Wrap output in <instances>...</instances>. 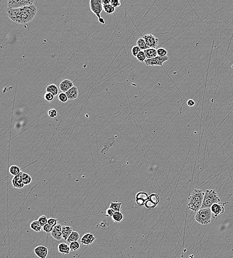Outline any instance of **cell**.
Listing matches in <instances>:
<instances>
[{"label": "cell", "instance_id": "6da1fadb", "mask_svg": "<svg viewBox=\"0 0 233 258\" xmlns=\"http://www.w3.org/2000/svg\"><path fill=\"white\" fill-rule=\"evenodd\" d=\"M37 13L35 5L19 9H7V14L10 19L19 24H26L33 20Z\"/></svg>", "mask_w": 233, "mask_h": 258}, {"label": "cell", "instance_id": "7a4b0ae2", "mask_svg": "<svg viewBox=\"0 0 233 258\" xmlns=\"http://www.w3.org/2000/svg\"><path fill=\"white\" fill-rule=\"evenodd\" d=\"M205 193L199 189H195L188 199V208L192 211L198 212L201 208Z\"/></svg>", "mask_w": 233, "mask_h": 258}, {"label": "cell", "instance_id": "3957f363", "mask_svg": "<svg viewBox=\"0 0 233 258\" xmlns=\"http://www.w3.org/2000/svg\"><path fill=\"white\" fill-rule=\"evenodd\" d=\"M221 202L220 199L215 190H206L201 208H210L213 204Z\"/></svg>", "mask_w": 233, "mask_h": 258}, {"label": "cell", "instance_id": "277c9868", "mask_svg": "<svg viewBox=\"0 0 233 258\" xmlns=\"http://www.w3.org/2000/svg\"><path fill=\"white\" fill-rule=\"evenodd\" d=\"M212 218L210 208H201L196 212L195 219L199 224L206 225L209 224Z\"/></svg>", "mask_w": 233, "mask_h": 258}, {"label": "cell", "instance_id": "5b68a950", "mask_svg": "<svg viewBox=\"0 0 233 258\" xmlns=\"http://www.w3.org/2000/svg\"><path fill=\"white\" fill-rule=\"evenodd\" d=\"M35 0H8L7 9H16L35 5Z\"/></svg>", "mask_w": 233, "mask_h": 258}, {"label": "cell", "instance_id": "8992f818", "mask_svg": "<svg viewBox=\"0 0 233 258\" xmlns=\"http://www.w3.org/2000/svg\"><path fill=\"white\" fill-rule=\"evenodd\" d=\"M228 203V202H220L213 204L210 208L212 218H217L220 215L224 214L225 211L224 205Z\"/></svg>", "mask_w": 233, "mask_h": 258}, {"label": "cell", "instance_id": "52a82bcc", "mask_svg": "<svg viewBox=\"0 0 233 258\" xmlns=\"http://www.w3.org/2000/svg\"><path fill=\"white\" fill-rule=\"evenodd\" d=\"M90 3V10L96 15L98 19L101 18V13L103 11V4L102 1L100 0H91Z\"/></svg>", "mask_w": 233, "mask_h": 258}, {"label": "cell", "instance_id": "ba28073f", "mask_svg": "<svg viewBox=\"0 0 233 258\" xmlns=\"http://www.w3.org/2000/svg\"><path fill=\"white\" fill-rule=\"evenodd\" d=\"M169 60V57L166 56L165 57L157 56L154 58L151 59H146L145 63L147 66H162L164 62Z\"/></svg>", "mask_w": 233, "mask_h": 258}, {"label": "cell", "instance_id": "9c48e42d", "mask_svg": "<svg viewBox=\"0 0 233 258\" xmlns=\"http://www.w3.org/2000/svg\"><path fill=\"white\" fill-rule=\"evenodd\" d=\"M159 201L160 198L158 195L153 193L149 196L148 199L145 204V205L148 210H152L159 204Z\"/></svg>", "mask_w": 233, "mask_h": 258}, {"label": "cell", "instance_id": "30bf717a", "mask_svg": "<svg viewBox=\"0 0 233 258\" xmlns=\"http://www.w3.org/2000/svg\"><path fill=\"white\" fill-rule=\"evenodd\" d=\"M143 38L146 42L149 48L156 49L159 44V40L152 34H146L143 36Z\"/></svg>", "mask_w": 233, "mask_h": 258}, {"label": "cell", "instance_id": "8fae6325", "mask_svg": "<svg viewBox=\"0 0 233 258\" xmlns=\"http://www.w3.org/2000/svg\"><path fill=\"white\" fill-rule=\"evenodd\" d=\"M96 240V237L92 233H87L84 234L81 239V243L83 245L89 246L93 243Z\"/></svg>", "mask_w": 233, "mask_h": 258}, {"label": "cell", "instance_id": "7c38bea8", "mask_svg": "<svg viewBox=\"0 0 233 258\" xmlns=\"http://www.w3.org/2000/svg\"><path fill=\"white\" fill-rule=\"evenodd\" d=\"M62 228V226L60 224H57L53 227V230L51 233L52 236L57 241H60L63 238Z\"/></svg>", "mask_w": 233, "mask_h": 258}, {"label": "cell", "instance_id": "4fadbf2b", "mask_svg": "<svg viewBox=\"0 0 233 258\" xmlns=\"http://www.w3.org/2000/svg\"><path fill=\"white\" fill-rule=\"evenodd\" d=\"M35 254L39 258H46L48 253V249L44 246H39L34 250Z\"/></svg>", "mask_w": 233, "mask_h": 258}, {"label": "cell", "instance_id": "5bb4252c", "mask_svg": "<svg viewBox=\"0 0 233 258\" xmlns=\"http://www.w3.org/2000/svg\"><path fill=\"white\" fill-rule=\"evenodd\" d=\"M23 172L21 171L20 173L17 175L14 176L12 180V184L14 188L16 189L23 188L24 187V184L23 183V180L22 179V174Z\"/></svg>", "mask_w": 233, "mask_h": 258}, {"label": "cell", "instance_id": "9a60e30c", "mask_svg": "<svg viewBox=\"0 0 233 258\" xmlns=\"http://www.w3.org/2000/svg\"><path fill=\"white\" fill-rule=\"evenodd\" d=\"M148 195L146 193L143 192L138 193L136 196V204L140 206L145 205L148 199Z\"/></svg>", "mask_w": 233, "mask_h": 258}, {"label": "cell", "instance_id": "2e32d148", "mask_svg": "<svg viewBox=\"0 0 233 258\" xmlns=\"http://www.w3.org/2000/svg\"><path fill=\"white\" fill-rule=\"evenodd\" d=\"M74 83L73 81L70 80L65 79L63 80L61 83L59 84L60 89L63 93H66L67 91H68L72 87H74Z\"/></svg>", "mask_w": 233, "mask_h": 258}, {"label": "cell", "instance_id": "e0dca14e", "mask_svg": "<svg viewBox=\"0 0 233 258\" xmlns=\"http://www.w3.org/2000/svg\"><path fill=\"white\" fill-rule=\"evenodd\" d=\"M65 93L68 97L69 100H75L77 99L79 96V90H78L77 87L75 86H74L68 91H67Z\"/></svg>", "mask_w": 233, "mask_h": 258}, {"label": "cell", "instance_id": "ac0fdd59", "mask_svg": "<svg viewBox=\"0 0 233 258\" xmlns=\"http://www.w3.org/2000/svg\"><path fill=\"white\" fill-rule=\"evenodd\" d=\"M59 252L63 255H66L69 254L70 252V248L67 244L65 243H62L59 244L58 246Z\"/></svg>", "mask_w": 233, "mask_h": 258}, {"label": "cell", "instance_id": "d6986e66", "mask_svg": "<svg viewBox=\"0 0 233 258\" xmlns=\"http://www.w3.org/2000/svg\"><path fill=\"white\" fill-rule=\"evenodd\" d=\"M62 232L63 239L67 241L68 238H69L72 232H73V228L69 226H62Z\"/></svg>", "mask_w": 233, "mask_h": 258}, {"label": "cell", "instance_id": "ffe728a7", "mask_svg": "<svg viewBox=\"0 0 233 258\" xmlns=\"http://www.w3.org/2000/svg\"><path fill=\"white\" fill-rule=\"evenodd\" d=\"M147 59H151L157 57V51L156 49L148 48L144 51Z\"/></svg>", "mask_w": 233, "mask_h": 258}, {"label": "cell", "instance_id": "44dd1931", "mask_svg": "<svg viewBox=\"0 0 233 258\" xmlns=\"http://www.w3.org/2000/svg\"><path fill=\"white\" fill-rule=\"evenodd\" d=\"M30 227L32 230L35 231L36 232H40L42 229V226L40 223H39L38 220H35L32 221L30 224Z\"/></svg>", "mask_w": 233, "mask_h": 258}, {"label": "cell", "instance_id": "7402d4cb", "mask_svg": "<svg viewBox=\"0 0 233 258\" xmlns=\"http://www.w3.org/2000/svg\"><path fill=\"white\" fill-rule=\"evenodd\" d=\"M47 93H51L53 94L54 96H57L59 93L58 88L55 84H50L49 86H47L46 89Z\"/></svg>", "mask_w": 233, "mask_h": 258}, {"label": "cell", "instance_id": "603a6c76", "mask_svg": "<svg viewBox=\"0 0 233 258\" xmlns=\"http://www.w3.org/2000/svg\"><path fill=\"white\" fill-rule=\"evenodd\" d=\"M80 238V235L79 233L77 231H73L69 237V238H68L67 241L70 244L71 243L73 242L78 241Z\"/></svg>", "mask_w": 233, "mask_h": 258}, {"label": "cell", "instance_id": "cb8c5ba5", "mask_svg": "<svg viewBox=\"0 0 233 258\" xmlns=\"http://www.w3.org/2000/svg\"><path fill=\"white\" fill-rule=\"evenodd\" d=\"M112 218L115 223H120L123 220V215L120 211H116L115 212Z\"/></svg>", "mask_w": 233, "mask_h": 258}, {"label": "cell", "instance_id": "d4e9b609", "mask_svg": "<svg viewBox=\"0 0 233 258\" xmlns=\"http://www.w3.org/2000/svg\"><path fill=\"white\" fill-rule=\"evenodd\" d=\"M137 46L140 48L142 51V50L144 51L149 48V47H148V46L146 44V42L143 38H140L138 39L137 42Z\"/></svg>", "mask_w": 233, "mask_h": 258}, {"label": "cell", "instance_id": "484cf974", "mask_svg": "<svg viewBox=\"0 0 233 258\" xmlns=\"http://www.w3.org/2000/svg\"><path fill=\"white\" fill-rule=\"evenodd\" d=\"M103 8L105 13L108 14H113V13H115V8L113 7V6H112L110 4L103 5Z\"/></svg>", "mask_w": 233, "mask_h": 258}, {"label": "cell", "instance_id": "4316f807", "mask_svg": "<svg viewBox=\"0 0 233 258\" xmlns=\"http://www.w3.org/2000/svg\"><path fill=\"white\" fill-rule=\"evenodd\" d=\"M22 179L23 180V183L24 185H28L32 182V178L29 174L23 173L22 174Z\"/></svg>", "mask_w": 233, "mask_h": 258}, {"label": "cell", "instance_id": "83f0119b", "mask_svg": "<svg viewBox=\"0 0 233 258\" xmlns=\"http://www.w3.org/2000/svg\"><path fill=\"white\" fill-rule=\"evenodd\" d=\"M10 172L12 175L16 176L19 175L21 171H20V168L17 166L12 165L11 166L10 168Z\"/></svg>", "mask_w": 233, "mask_h": 258}, {"label": "cell", "instance_id": "f1b7e54d", "mask_svg": "<svg viewBox=\"0 0 233 258\" xmlns=\"http://www.w3.org/2000/svg\"><path fill=\"white\" fill-rule=\"evenodd\" d=\"M122 204L121 202H111L110 204V208H112V210L115 211V212L116 211H120L121 210V206Z\"/></svg>", "mask_w": 233, "mask_h": 258}, {"label": "cell", "instance_id": "f546056e", "mask_svg": "<svg viewBox=\"0 0 233 258\" xmlns=\"http://www.w3.org/2000/svg\"><path fill=\"white\" fill-rule=\"evenodd\" d=\"M70 250L71 251H76L80 248V244L78 241H75L70 244Z\"/></svg>", "mask_w": 233, "mask_h": 258}, {"label": "cell", "instance_id": "4dcf8cb0", "mask_svg": "<svg viewBox=\"0 0 233 258\" xmlns=\"http://www.w3.org/2000/svg\"><path fill=\"white\" fill-rule=\"evenodd\" d=\"M136 58L137 59L139 62H141V63H143V62H145V60H146V55L145 54L144 52V51H141L139 52V54L137 55V56L136 57Z\"/></svg>", "mask_w": 233, "mask_h": 258}, {"label": "cell", "instance_id": "1f68e13d", "mask_svg": "<svg viewBox=\"0 0 233 258\" xmlns=\"http://www.w3.org/2000/svg\"><path fill=\"white\" fill-rule=\"evenodd\" d=\"M58 99L59 101L64 103L67 102L69 100L68 97L64 93H62L59 94Z\"/></svg>", "mask_w": 233, "mask_h": 258}, {"label": "cell", "instance_id": "d6a6232c", "mask_svg": "<svg viewBox=\"0 0 233 258\" xmlns=\"http://www.w3.org/2000/svg\"><path fill=\"white\" fill-rule=\"evenodd\" d=\"M48 220L47 219V217L45 215H42L39 217L38 221L40 223L42 226L43 227L48 223Z\"/></svg>", "mask_w": 233, "mask_h": 258}, {"label": "cell", "instance_id": "836d02e7", "mask_svg": "<svg viewBox=\"0 0 233 258\" xmlns=\"http://www.w3.org/2000/svg\"><path fill=\"white\" fill-rule=\"evenodd\" d=\"M158 56L160 57H165L167 56V51L163 48H160L157 50Z\"/></svg>", "mask_w": 233, "mask_h": 258}, {"label": "cell", "instance_id": "e575fe53", "mask_svg": "<svg viewBox=\"0 0 233 258\" xmlns=\"http://www.w3.org/2000/svg\"><path fill=\"white\" fill-rule=\"evenodd\" d=\"M54 96H53V94L51 93H47V92H46V93L45 94V100H46L47 102H50L53 101V100H54Z\"/></svg>", "mask_w": 233, "mask_h": 258}, {"label": "cell", "instance_id": "d590c367", "mask_svg": "<svg viewBox=\"0 0 233 258\" xmlns=\"http://www.w3.org/2000/svg\"><path fill=\"white\" fill-rule=\"evenodd\" d=\"M141 51V50L140 49V48H139L138 46H134V47L132 48L131 52H132V54L133 55V56L134 57H136L137 56V55L139 54V52Z\"/></svg>", "mask_w": 233, "mask_h": 258}, {"label": "cell", "instance_id": "8d00e7d4", "mask_svg": "<svg viewBox=\"0 0 233 258\" xmlns=\"http://www.w3.org/2000/svg\"><path fill=\"white\" fill-rule=\"evenodd\" d=\"M48 115L52 118H54L57 116V111L55 109H51L48 112Z\"/></svg>", "mask_w": 233, "mask_h": 258}, {"label": "cell", "instance_id": "74e56055", "mask_svg": "<svg viewBox=\"0 0 233 258\" xmlns=\"http://www.w3.org/2000/svg\"><path fill=\"white\" fill-rule=\"evenodd\" d=\"M53 227H52L51 226H50L49 224L47 223L46 225H45L44 226L42 227V229L45 232L49 233H51L52 231L53 230Z\"/></svg>", "mask_w": 233, "mask_h": 258}, {"label": "cell", "instance_id": "f35d334b", "mask_svg": "<svg viewBox=\"0 0 233 258\" xmlns=\"http://www.w3.org/2000/svg\"><path fill=\"white\" fill-rule=\"evenodd\" d=\"M48 224L53 227L58 224V220L54 218H49L48 220Z\"/></svg>", "mask_w": 233, "mask_h": 258}, {"label": "cell", "instance_id": "ab89813d", "mask_svg": "<svg viewBox=\"0 0 233 258\" xmlns=\"http://www.w3.org/2000/svg\"><path fill=\"white\" fill-rule=\"evenodd\" d=\"M110 5L112 6H113V7L116 8L118 7L121 5V3L120 1L119 0H112L110 1Z\"/></svg>", "mask_w": 233, "mask_h": 258}, {"label": "cell", "instance_id": "60d3db41", "mask_svg": "<svg viewBox=\"0 0 233 258\" xmlns=\"http://www.w3.org/2000/svg\"><path fill=\"white\" fill-rule=\"evenodd\" d=\"M115 213V211L112 210V208H108V209H107V210H106V217H112V216H113Z\"/></svg>", "mask_w": 233, "mask_h": 258}, {"label": "cell", "instance_id": "b9f144b4", "mask_svg": "<svg viewBox=\"0 0 233 258\" xmlns=\"http://www.w3.org/2000/svg\"><path fill=\"white\" fill-rule=\"evenodd\" d=\"M195 101L193 99H189L187 101V105L189 106V107H193L195 105Z\"/></svg>", "mask_w": 233, "mask_h": 258}, {"label": "cell", "instance_id": "7bdbcfd3", "mask_svg": "<svg viewBox=\"0 0 233 258\" xmlns=\"http://www.w3.org/2000/svg\"><path fill=\"white\" fill-rule=\"evenodd\" d=\"M102 3H103V5H105L110 4V0H105V1H102Z\"/></svg>", "mask_w": 233, "mask_h": 258}, {"label": "cell", "instance_id": "ee69618b", "mask_svg": "<svg viewBox=\"0 0 233 258\" xmlns=\"http://www.w3.org/2000/svg\"><path fill=\"white\" fill-rule=\"evenodd\" d=\"M99 22L102 24H105V20L103 17H101L100 19H99Z\"/></svg>", "mask_w": 233, "mask_h": 258}]
</instances>
